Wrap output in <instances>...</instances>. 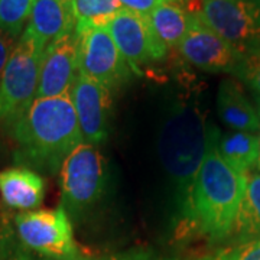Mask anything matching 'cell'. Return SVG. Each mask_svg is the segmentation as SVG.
Instances as JSON below:
<instances>
[{
  "mask_svg": "<svg viewBox=\"0 0 260 260\" xmlns=\"http://www.w3.org/2000/svg\"><path fill=\"white\" fill-rule=\"evenodd\" d=\"M218 136L220 132L211 126L203 165L185 210L179 214V232L203 236L211 243L232 237L247 181L221 158Z\"/></svg>",
  "mask_w": 260,
  "mask_h": 260,
  "instance_id": "6da1fadb",
  "label": "cell"
},
{
  "mask_svg": "<svg viewBox=\"0 0 260 260\" xmlns=\"http://www.w3.org/2000/svg\"><path fill=\"white\" fill-rule=\"evenodd\" d=\"M12 136L19 165L51 175L61 171L68 155L84 142L70 95L35 99L12 123Z\"/></svg>",
  "mask_w": 260,
  "mask_h": 260,
  "instance_id": "7a4b0ae2",
  "label": "cell"
},
{
  "mask_svg": "<svg viewBox=\"0 0 260 260\" xmlns=\"http://www.w3.org/2000/svg\"><path fill=\"white\" fill-rule=\"evenodd\" d=\"M208 129L197 109L184 107L165 123L159 136V158L168 175L177 186L181 214L189 195L207 150Z\"/></svg>",
  "mask_w": 260,
  "mask_h": 260,
  "instance_id": "3957f363",
  "label": "cell"
},
{
  "mask_svg": "<svg viewBox=\"0 0 260 260\" xmlns=\"http://www.w3.org/2000/svg\"><path fill=\"white\" fill-rule=\"evenodd\" d=\"M45 45L23 30L0 78V121L13 123L37 99Z\"/></svg>",
  "mask_w": 260,
  "mask_h": 260,
  "instance_id": "277c9868",
  "label": "cell"
},
{
  "mask_svg": "<svg viewBox=\"0 0 260 260\" xmlns=\"http://www.w3.org/2000/svg\"><path fill=\"white\" fill-rule=\"evenodd\" d=\"M106 162L99 148L83 142L61 167V195L67 214L78 217L99 203L106 188Z\"/></svg>",
  "mask_w": 260,
  "mask_h": 260,
  "instance_id": "5b68a950",
  "label": "cell"
},
{
  "mask_svg": "<svg viewBox=\"0 0 260 260\" xmlns=\"http://www.w3.org/2000/svg\"><path fill=\"white\" fill-rule=\"evenodd\" d=\"M197 15L244 58L260 49V0H203Z\"/></svg>",
  "mask_w": 260,
  "mask_h": 260,
  "instance_id": "8992f818",
  "label": "cell"
},
{
  "mask_svg": "<svg viewBox=\"0 0 260 260\" xmlns=\"http://www.w3.org/2000/svg\"><path fill=\"white\" fill-rule=\"evenodd\" d=\"M20 240L29 249L44 256L62 260H77L73 225L62 205L54 210L25 211L15 218Z\"/></svg>",
  "mask_w": 260,
  "mask_h": 260,
  "instance_id": "52a82bcc",
  "label": "cell"
},
{
  "mask_svg": "<svg viewBox=\"0 0 260 260\" xmlns=\"http://www.w3.org/2000/svg\"><path fill=\"white\" fill-rule=\"evenodd\" d=\"M77 35L80 74L91 78L110 93L129 80L132 68L107 28L88 29Z\"/></svg>",
  "mask_w": 260,
  "mask_h": 260,
  "instance_id": "ba28073f",
  "label": "cell"
},
{
  "mask_svg": "<svg viewBox=\"0 0 260 260\" xmlns=\"http://www.w3.org/2000/svg\"><path fill=\"white\" fill-rule=\"evenodd\" d=\"M181 55L207 73H229L239 77L244 56L205 25L198 15L191 16L189 28L179 42Z\"/></svg>",
  "mask_w": 260,
  "mask_h": 260,
  "instance_id": "9c48e42d",
  "label": "cell"
},
{
  "mask_svg": "<svg viewBox=\"0 0 260 260\" xmlns=\"http://www.w3.org/2000/svg\"><path fill=\"white\" fill-rule=\"evenodd\" d=\"M106 28L132 71H138L140 65L159 61L167 55L168 48L156 37L148 15L123 8Z\"/></svg>",
  "mask_w": 260,
  "mask_h": 260,
  "instance_id": "30bf717a",
  "label": "cell"
},
{
  "mask_svg": "<svg viewBox=\"0 0 260 260\" xmlns=\"http://www.w3.org/2000/svg\"><path fill=\"white\" fill-rule=\"evenodd\" d=\"M80 75L78 35L74 32L54 39L42 56L37 99L70 95Z\"/></svg>",
  "mask_w": 260,
  "mask_h": 260,
  "instance_id": "8fae6325",
  "label": "cell"
},
{
  "mask_svg": "<svg viewBox=\"0 0 260 260\" xmlns=\"http://www.w3.org/2000/svg\"><path fill=\"white\" fill-rule=\"evenodd\" d=\"M70 99L74 104L84 142L99 148L107 139L110 91L80 74L70 91Z\"/></svg>",
  "mask_w": 260,
  "mask_h": 260,
  "instance_id": "7c38bea8",
  "label": "cell"
},
{
  "mask_svg": "<svg viewBox=\"0 0 260 260\" xmlns=\"http://www.w3.org/2000/svg\"><path fill=\"white\" fill-rule=\"evenodd\" d=\"M75 23L73 0H34L25 30L48 47L54 39L74 32Z\"/></svg>",
  "mask_w": 260,
  "mask_h": 260,
  "instance_id": "4fadbf2b",
  "label": "cell"
},
{
  "mask_svg": "<svg viewBox=\"0 0 260 260\" xmlns=\"http://www.w3.org/2000/svg\"><path fill=\"white\" fill-rule=\"evenodd\" d=\"M0 194L6 204L25 211L39 208L45 197V181L37 171L26 167L0 171Z\"/></svg>",
  "mask_w": 260,
  "mask_h": 260,
  "instance_id": "5bb4252c",
  "label": "cell"
},
{
  "mask_svg": "<svg viewBox=\"0 0 260 260\" xmlns=\"http://www.w3.org/2000/svg\"><path fill=\"white\" fill-rule=\"evenodd\" d=\"M217 112L224 124L236 132L256 133L260 130V116L236 80H223L220 84Z\"/></svg>",
  "mask_w": 260,
  "mask_h": 260,
  "instance_id": "9a60e30c",
  "label": "cell"
},
{
  "mask_svg": "<svg viewBox=\"0 0 260 260\" xmlns=\"http://www.w3.org/2000/svg\"><path fill=\"white\" fill-rule=\"evenodd\" d=\"M217 148L221 158L243 177L251 174L259 160V135L250 132H229L218 136Z\"/></svg>",
  "mask_w": 260,
  "mask_h": 260,
  "instance_id": "2e32d148",
  "label": "cell"
},
{
  "mask_svg": "<svg viewBox=\"0 0 260 260\" xmlns=\"http://www.w3.org/2000/svg\"><path fill=\"white\" fill-rule=\"evenodd\" d=\"M156 37L167 48L178 47L189 28L192 13L186 12L178 0H165L148 15Z\"/></svg>",
  "mask_w": 260,
  "mask_h": 260,
  "instance_id": "e0dca14e",
  "label": "cell"
},
{
  "mask_svg": "<svg viewBox=\"0 0 260 260\" xmlns=\"http://www.w3.org/2000/svg\"><path fill=\"white\" fill-rule=\"evenodd\" d=\"M256 237H260V174H249L230 239L240 243Z\"/></svg>",
  "mask_w": 260,
  "mask_h": 260,
  "instance_id": "ac0fdd59",
  "label": "cell"
},
{
  "mask_svg": "<svg viewBox=\"0 0 260 260\" xmlns=\"http://www.w3.org/2000/svg\"><path fill=\"white\" fill-rule=\"evenodd\" d=\"M75 12V34L88 29L106 28L123 6L117 0H73Z\"/></svg>",
  "mask_w": 260,
  "mask_h": 260,
  "instance_id": "d6986e66",
  "label": "cell"
},
{
  "mask_svg": "<svg viewBox=\"0 0 260 260\" xmlns=\"http://www.w3.org/2000/svg\"><path fill=\"white\" fill-rule=\"evenodd\" d=\"M34 0H0V30L9 37H22L29 22Z\"/></svg>",
  "mask_w": 260,
  "mask_h": 260,
  "instance_id": "ffe728a7",
  "label": "cell"
},
{
  "mask_svg": "<svg viewBox=\"0 0 260 260\" xmlns=\"http://www.w3.org/2000/svg\"><path fill=\"white\" fill-rule=\"evenodd\" d=\"M198 260H260V237L233 243Z\"/></svg>",
  "mask_w": 260,
  "mask_h": 260,
  "instance_id": "44dd1931",
  "label": "cell"
},
{
  "mask_svg": "<svg viewBox=\"0 0 260 260\" xmlns=\"http://www.w3.org/2000/svg\"><path fill=\"white\" fill-rule=\"evenodd\" d=\"M239 78L249 84L260 97V49L244 58Z\"/></svg>",
  "mask_w": 260,
  "mask_h": 260,
  "instance_id": "7402d4cb",
  "label": "cell"
},
{
  "mask_svg": "<svg viewBox=\"0 0 260 260\" xmlns=\"http://www.w3.org/2000/svg\"><path fill=\"white\" fill-rule=\"evenodd\" d=\"M117 2H120L121 6L126 9L138 12V13H143V15H149L159 3H162L165 0H117Z\"/></svg>",
  "mask_w": 260,
  "mask_h": 260,
  "instance_id": "603a6c76",
  "label": "cell"
},
{
  "mask_svg": "<svg viewBox=\"0 0 260 260\" xmlns=\"http://www.w3.org/2000/svg\"><path fill=\"white\" fill-rule=\"evenodd\" d=\"M16 47L15 44V38L9 37L8 34H5L3 30H0V78L3 74V70L9 61V56L13 51V48Z\"/></svg>",
  "mask_w": 260,
  "mask_h": 260,
  "instance_id": "cb8c5ba5",
  "label": "cell"
},
{
  "mask_svg": "<svg viewBox=\"0 0 260 260\" xmlns=\"http://www.w3.org/2000/svg\"><path fill=\"white\" fill-rule=\"evenodd\" d=\"M102 260H149L146 254H140V253H133V254H120V256H112L109 259Z\"/></svg>",
  "mask_w": 260,
  "mask_h": 260,
  "instance_id": "d4e9b609",
  "label": "cell"
},
{
  "mask_svg": "<svg viewBox=\"0 0 260 260\" xmlns=\"http://www.w3.org/2000/svg\"><path fill=\"white\" fill-rule=\"evenodd\" d=\"M259 140H260V130H259ZM257 167L260 169V148H259V160H257Z\"/></svg>",
  "mask_w": 260,
  "mask_h": 260,
  "instance_id": "484cf974",
  "label": "cell"
},
{
  "mask_svg": "<svg viewBox=\"0 0 260 260\" xmlns=\"http://www.w3.org/2000/svg\"><path fill=\"white\" fill-rule=\"evenodd\" d=\"M257 104H259V116H260V97H257Z\"/></svg>",
  "mask_w": 260,
  "mask_h": 260,
  "instance_id": "4316f807",
  "label": "cell"
}]
</instances>
